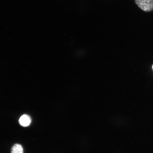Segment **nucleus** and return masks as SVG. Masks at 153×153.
Masks as SVG:
<instances>
[{
  "label": "nucleus",
  "mask_w": 153,
  "mask_h": 153,
  "mask_svg": "<svg viewBox=\"0 0 153 153\" xmlns=\"http://www.w3.org/2000/svg\"><path fill=\"white\" fill-rule=\"evenodd\" d=\"M134 1L137 6L145 12H150L153 10V0H134Z\"/></svg>",
  "instance_id": "obj_1"
},
{
  "label": "nucleus",
  "mask_w": 153,
  "mask_h": 153,
  "mask_svg": "<svg viewBox=\"0 0 153 153\" xmlns=\"http://www.w3.org/2000/svg\"><path fill=\"white\" fill-rule=\"evenodd\" d=\"M19 122L21 126L25 127H27L31 123V120L29 116L24 114L21 117Z\"/></svg>",
  "instance_id": "obj_2"
},
{
  "label": "nucleus",
  "mask_w": 153,
  "mask_h": 153,
  "mask_svg": "<svg viewBox=\"0 0 153 153\" xmlns=\"http://www.w3.org/2000/svg\"><path fill=\"white\" fill-rule=\"evenodd\" d=\"M11 153H24L22 145L18 143L14 144L11 148Z\"/></svg>",
  "instance_id": "obj_3"
},
{
  "label": "nucleus",
  "mask_w": 153,
  "mask_h": 153,
  "mask_svg": "<svg viewBox=\"0 0 153 153\" xmlns=\"http://www.w3.org/2000/svg\"><path fill=\"white\" fill-rule=\"evenodd\" d=\"M152 68H153V65L152 66Z\"/></svg>",
  "instance_id": "obj_4"
}]
</instances>
